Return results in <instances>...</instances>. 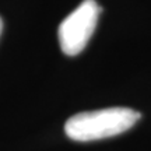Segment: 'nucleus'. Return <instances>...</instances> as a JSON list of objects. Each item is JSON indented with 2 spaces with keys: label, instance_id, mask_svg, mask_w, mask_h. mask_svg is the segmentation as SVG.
<instances>
[{
  "label": "nucleus",
  "instance_id": "3",
  "mask_svg": "<svg viewBox=\"0 0 151 151\" xmlns=\"http://www.w3.org/2000/svg\"><path fill=\"white\" fill-rule=\"evenodd\" d=\"M1 31H3V22H1V18H0V35H1Z\"/></svg>",
  "mask_w": 151,
  "mask_h": 151
},
{
  "label": "nucleus",
  "instance_id": "1",
  "mask_svg": "<svg viewBox=\"0 0 151 151\" xmlns=\"http://www.w3.org/2000/svg\"><path fill=\"white\" fill-rule=\"evenodd\" d=\"M140 119L130 108H106L73 115L67 119L65 132L74 141H94L124 133Z\"/></svg>",
  "mask_w": 151,
  "mask_h": 151
},
{
  "label": "nucleus",
  "instance_id": "2",
  "mask_svg": "<svg viewBox=\"0 0 151 151\" xmlns=\"http://www.w3.org/2000/svg\"><path fill=\"white\" fill-rule=\"evenodd\" d=\"M101 7L95 0H84L59 25V43L63 53L76 56L86 48L97 27Z\"/></svg>",
  "mask_w": 151,
  "mask_h": 151
}]
</instances>
